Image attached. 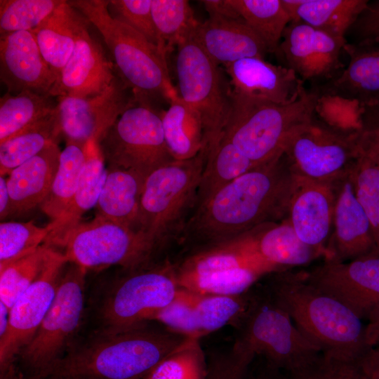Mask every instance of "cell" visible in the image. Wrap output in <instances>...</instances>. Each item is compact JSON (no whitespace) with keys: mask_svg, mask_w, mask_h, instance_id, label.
<instances>
[{"mask_svg":"<svg viewBox=\"0 0 379 379\" xmlns=\"http://www.w3.org/2000/svg\"><path fill=\"white\" fill-rule=\"evenodd\" d=\"M296 175L284 152L218 191L183 229L204 248L226 243L288 216Z\"/></svg>","mask_w":379,"mask_h":379,"instance_id":"cell-1","label":"cell"},{"mask_svg":"<svg viewBox=\"0 0 379 379\" xmlns=\"http://www.w3.org/2000/svg\"><path fill=\"white\" fill-rule=\"evenodd\" d=\"M120 269L86 289L81 335L119 333L152 321L179 288L174 264L168 260Z\"/></svg>","mask_w":379,"mask_h":379,"instance_id":"cell-2","label":"cell"},{"mask_svg":"<svg viewBox=\"0 0 379 379\" xmlns=\"http://www.w3.org/2000/svg\"><path fill=\"white\" fill-rule=\"evenodd\" d=\"M265 285L276 302L321 353L345 361H358L370 348L366 325L338 300L311 284L304 271L270 274Z\"/></svg>","mask_w":379,"mask_h":379,"instance_id":"cell-3","label":"cell"},{"mask_svg":"<svg viewBox=\"0 0 379 379\" xmlns=\"http://www.w3.org/2000/svg\"><path fill=\"white\" fill-rule=\"evenodd\" d=\"M150 322L119 333L81 335L51 375L143 379L187 338Z\"/></svg>","mask_w":379,"mask_h":379,"instance_id":"cell-4","label":"cell"},{"mask_svg":"<svg viewBox=\"0 0 379 379\" xmlns=\"http://www.w3.org/2000/svg\"><path fill=\"white\" fill-rule=\"evenodd\" d=\"M95 27L110 52L117 74L133 91L140 104L157 108L179 96L173 85L167 55L128 26L112 18L109 0H70Z\"/></svg>","mask_w":379,"mask_h":379,"instance_id":"cell-5","label":"cell"},{"mask_svg":"<svg viewBox=\"0 0 379 379\" xmlns=\"http://www.w3.org/2000/svg\"><path fill=\"white\" fill-rule=\"evenodd\" d=\"M319 94L306 88L295 101L277 104L232 93L223 137L255 166L280 156L291 137L315 117Z\"/></svg>","mask_w":379,"mask_h":379,"instance_id":"cell-6","label":"cell"},{"mask_svg":"<svg viewBox=\"0 0 379 379\" xmlns=\"http://www.w3.org/2000/svg\"><path fill=\"white\" fill-rule=\"evenodd\" d=\"M68 262L53 303L31 340L19 352L15 366L23 379H45L79 338L84 322L86 275Z\"/></svg>","mask_w":379,"mask_h":379,"instance_id":"cell-7","label":"cell"},{"mask_svg":"<svg viewBox=\"0 0 379 379\" xmlns=\"http://www.w3.org/2000/svg\"><path fill=\"white\" fill-rule=\"evenodd\" d=\"M206 153L187 160H173L145 179L137 230L159 250L168 238L186 224L193 212Z\"/></svg>","mask_w":379,"mask_h":379,"instance_id":"cell-8","label":"cell"},{"mask_svg":"<svg viewBox=\"0 0 379 379\" xmlns=\"http://www.w3.org/2000/svg\"><path fill=\"white\" fill-rule=\"evenodd\" d=\"M174 266L179 288L220 295L245 293L262 277L283 271L263 260L247 236L203 248Z\"/></svg>","mask_w":379,"mask_h":379,"instance_id":"cell-9","label":"cell"},{"mask_svg":"<svg viewBox=\"0 0 379 379\" xmlns=\"http://www.w3.org/2000/svg\"><path fill=\"white\" fill-rule=\"evenodd\" d=\"M237 340L281 371H292L320 354L276 302L265 285L255 288L247 310L232 326Z\"/></svg>","mask_w":379,"mask_h":379,"instance_id":"cell-10","label":"cell"},{"mask_svg":"<svg viewBox=\"0 0 379 379\" xmlns=\"http://www.w3.org/2000/svg\"><path fill=\"white\" fill-rule=\"evenodd\" d=\"M194 35L177 46V90L201 117L206 152L222 135L231 112L232 90L226 72L206 53Z\"/></svg>","mask_w":379,"mask_h":379,"instance_id":"cell-11","label":"cell"},{"mask_svg":"<svg viewBox=\"0 0 379 379\" xmlns=\"http://www.w3.org/2000/svg\"><path fill=\"white\" fill-rule=\"evenodd\" d=\"M60 248L69 262L86 270L112 266L133 269L152 262L159 249L140 231L95 215L80 222L52 248Z\"/></svg>","mask_w":379,"mask_h":379,"instance_id":"cell-12","label":"cell"},{"mask_svg":"<svg viewBox=\"0 0 379 379\" xmlns=\"http://www.w3.org/2000/svg\"><path fill=\"white\" fill-rule=\"evenodd\" d=\"M161 114L157 108L140 103L124 111L99 142L108 166L146 177L173 161L166 144Z\"/></svg>","mask_w":379,"mask_h":379,"instance_id":"cell-13","label":"cell"},{"mask_svg":"<svg viewBox=\"0 0 379 379\" xmlns=\"http://www.w3.org/2000/svg\"><path fill=\"white\" fill-rule=\"evenodd\" d=\"M365 131L343 133L315 116L291 137L284 154L295 175L333 184L352 172Z\"/></svg>","mask_w":379,"mask_h":379,"instance_id":"cell-14","label":"cell"},{"mask_svg":"<svg viewBox=\"0 0 379 379\" xmlns=\"http://www.w3.org/2000/svg\"><path fill=\"white\" fill-rule=\"evenodd\" d=\"M68 262L62 253L50 248L40 274L11 307L7 331L0 338V378L15 366L19 352L48 312Z\"/></svg>","mask_w":379,"mask_h":379,"instance_id":"cell-15","label":"cell"},{"mask_svg":"<svg viewBox=\"0 0 379 379\" xmlns=\"http://www.w3.org/2000/svg\"><path fill=\"white\" fill-rule=\"evenodd\" d=\"M253 287L237 295L198 293L179 288L172 302L154 318L170 331L200 340L226 325L233 326L250 305Z\"/></svg>","mask_w":379,"mask_h":379,"instance_id":"cell-16","label":"cell"},{"mask_svg":"<svg viewBox=\"0 0 379 379\" xmlns=\"http://www.w3.org/2000/svg\"><path fill=\"white\" fill-rule=\"evenodd\" d=\"M346 43L345 38L293 21L284 32L277 55L304 83L317 88L344 69L340 55Z\"/></svg>","mask_w":379,"mask_h":379,"instance_id":"cell-17","label":"cell"},{"mask_svg":"<svg viewBox=\"0 0 379 379\" xmlns=\"http://www.w3.org/2000/svg\"><path fill=\"white\" fill-rule=\"evenodd\" d=\"M57 115L61 135L66 142L86 145L91 140L100 142L119 116L138 104L133 91L117 74L102 93L86 98L60 96Z\"/></svg>","mask_w":379,"mask_h":379,"instance_id":"cell-18","label":"cell"},{"mask_svg":"<svg viewBox=\"0 0 379 379\" xmlns=\"http://www.w3.org/2000/svg\"><path fill=\"white\" fill-rule=\"evenodd\" d=\"M312 285L340 301L361 319L379 311V251L343 262H326L304 271Z\"/></svg>","mask_w":379,"mask_h":379,"instance_id":"cell-19","label":"cell"},{"mask_svg":"<svg viewBox=\"0 0 379 379\" xmlns=\"http://www.w3.org/2000/svg\"><path fill=\"white\" fill-rule=\"evenodd\" d=\"M333 230L324 261H350L377 249L371 222L359 201L351 173L334 183Z\"/></svg>","mask_w":379,"mask_h":379,"instance_id":"cell-20","label":"cell"},{"mask_svg":"<svg viewBox=\"0 0 379 379\" xmlns=\"http://www.w3.org/2000/svg\"><path fill=\"white\" fill-rule=\"evenodd\" d=\"M0 80L11 94L31 91L51 95L57 78L43 58L32 32L0 37Z\"/></svg>","mask_w":379,"mask_h":379,"instance_id":"cell-21","label":"cell"},{"mask_svg":"<svg viewBox=\"0 0 379 379\" xmlns=\"http://www.w3.org/2000/svg\"><path fill=\"white\" fill-rule=\"evenodd\" d=\"M335 191L334 183L296 175L287 219L298 237L324 255L331 236Z\"/></svg>","mask_w":379,"mask_h":379,"instance_id":"cell-22","label":"cell"},{"mask_svg":"<svg viewBox=\"0 0 379 379\" xmlns=\"http://www.w3.org/2000/svg\"><path fill=\"white\" fill-rule=\"evenodd\" d=\"M225 67L232 93L242 97L277 104L295 101L305 83L291 69L260 57H248Z\"/></svg>","mask_w":379,"mask_h":379,"instance_id":"cell-23","label":"cell"},{"mask_svg":"<svg viewBox=\"0 0 379 379\" xmlns=\"http://www.w3.org/2000/svg\"><path fill=\"white\" fill-rule=\"evenodd\" d=\"M89 24L79 34L73 53L52 91L54 98L98 95L109 86L117 76L102 45L91 36Z\"/></svg>","mask_w":379,"mask_h":379,"instance_id":"cell-24","label":"cell"},{"mask_svg":"<svg viewBox=\"0 0 379 379\" xmlns=\"http://www.w3.org/2000/svg\"><path fill=\"white\" fill-rule=\"evenodd\" d=\"M343 51L349 57L346 68L332 81L312 88L356 100L366 109L379 107V39L347 41Z\"/></svg>","mask_w":379,"mask_h":379,"instance_id":"cell-25","label":"cell"},{"mask_svg":"<svg viewBox=\"0 0 379 379\" xmlns=\"http://www.w3.org/2000/svg\"><path fill=\"white\" fill-rule=\"evenodd\" d=\"M206 53L225 66L248 57L264 58L269 51L242 20L209 18L199 22L194 35Z\"/></svg>","mask_w":379,"mask_h":379,"instance_id":"cell-26","label":"cell"},{"mask_svg":"<svg viewBox=\"0 0 379 379\" xmlns=\"http://www.w3.org/2000/svg\"><path fill=\"white\" fill-rule=\"evenodd\" d=\"M60 153L58 143L51 144L8 174L11 215L24 213L44 202L57 172Z\"/></svg>","mask_w":379,"mask_h":379,"instance_id":"cell-27","label":"cell"},{"mask_svg":"<svg viewBox=\"0 0 379 379\" xmlns=\"http://www.w3.org/2000/svg\"><path fill=\"white\" fill-rule=\"evenodd\" d=\"M89 22L67 1L62 3L32 31L47 65L57 81L70 58L82 28Z\"/></svg>","mask_w":379,"mask_h":379,"instance_id":"cell-28","label":"cell"},{"mask_svg":"<svg viewBox=\"0 0 379 379\" xmlns=\"http://www.w3.org/2000/svg\"><path fill=\"white\" fill-rule=\"evenodd\" d=\"M99 141L91 140L86 144V159L74 197L67 210L49 222L51 232L44 245L53 248L74 226L82 215L95 206L105 180L107 168Z\"/></svg>","mask_w":379,"mask_h":379,"instance_id":"cell-29","label":"cell"},{"mask_svg":"<svg viewBox=\"0 0 379 379\" xmlns=\"http://www.w3.org/2000/svg\"><path fill=\"white\" fill-rule=\"evenodd\" d=\"M145 178L132 170L108 166L95 205V215L137 230Z\"/></svg>","mask_w":379,"mask_h":379,"instance_id":"cell-30","label":"cell"},{"mask_svg":"<svg viewBox=\"0 0 379 379\" xmlns=\"http://www.w3.org/2000/svg\"><path fill=\"white\" fill-rule=\"evenodd\" d=\"M255 251L266 262L286 270L307 265L323 257L319 250L304 243L296 234L287 218L267 229L248 234Z\"/></svg>","mask_w":379,"mask_h":379,"instance_id":"cell-31","label":"cell"},{"mask_svg":"<svg viewBox=\"0 0 379 379\" xmlns=\"http://www.w3.org/2000/svg\"><path fill=\"white\" fill-rule=\"evenodd\" d=\"M368 0H281L291 22L302 21L338 36L345 35Z\"/></svg>","mask_w":379,"mask_h":379,"instance_id":"cell-32","label":"cell"},{"mask_svg":"<svg viewBox=\"0 0 379 379\" xmlns=\"http://www.w3.org/2000/svg\"><path fill=\"white\" fill-rule=\"evenodd\" d=\"M254 167L255 166L229 140L222 136L206 152L192 215L205 206L222 188Z\"/></svg>","mask_w":379,"mask_h":379,"instance_id":"cell-33","label":"cell"},{"mask_svg":"<svg viewBox=\"0 0 379 379\" xmlns=\"http://www.w3.org/2000/svg\"><path fill=\"white\" fill-rule=\"evenodd\" d=\"M161 119L166 144L174 160L194 158L204 149L201 117L180 96L162 111Z\"/></svg>","mask_w":379,"mask_h":379,"instance_id":"cell-34","label":"cell"},{"mask_svg":"<svg viewBox=\"0 0 379 379\" xmlns=\"http://www.w3.org/2000/svg\"><path fill=\"white\" fill-rule=\"evenodd\" d=\"M351 178L359 201L371 222L379 251V131L364 133Z\"/></svg>","mask_w":379,"mask_h":379,"instance_id":"cell-35","label":"cell"},{"mask_svg":"<svg viewBox=\"0 0 379 379\" xmlns=\"http://www.w3.org/2000/svg\"><path fill=\"white\" fill-rule=\"evenodd\" d=\"M57 100L31 91L6 93L0 98V143L52 114Z\"/></svg>","mask_w":379,"mask_h":379,"instance_id":"cell-36","label":"cell"},{"mask_svg":"<svg viewBox=\"0 0 379 379\" xmlns=\"http://www.w3.org/2000/svg\"><path fill=\"white\" fill-rule=\"evenodd\" d=\"M61 137L55 108L46 119L0 143L1 176L8 175L50 145L58 143Z\"/></svg>","mask_w":379,"mask_h":379,"instance_id":"cell-37","label":"cell"},{"mask_svg":"<svg viewBox=\"0 0 379 379\" xmlns=\"http://www.w3.org/2000/svg\"><path fill=\"white\" fill-rule=\"evenodd\" d=\"M86 159V145L66 142L50 192L41 204L51 221L60 218L69 207L77 191Z\"/></svg>","mask_w":379,"mask_h":379,"instance_id":"cell-38","label":"cell"},{"mask_svg":"<svg viewBox=\"0 0 379 379\" xmlns=\"http://www.w3.org/2000/svg\"><path fill=\"white\" fill-rule=\"evenodd\" d=\"M242 20L262 39L269 53L277 54L291 18L281 0H230Z\"/></svg>","mask_w":379,"mask_h":379,"instance_id":"cell-39","label":"cell"},{"mask_svg":"<svg viewBox=\"0 0 379 379\" xmlns=\"http://www.w3.org/2000/svg\"><path fill=\"white\" fill-rule=\"evenodd\" d=\"M152 15L168 54L192 37L199 23L186 0H152Z\"/></svg>","mask_w":379,"mask_h":379,"instance_id":"cell-40","label":"cell"},{"mask_svg":"<svg viewBox=\"0 0 379 379\" xmlns=\"http://www.w3.org/2000/svg\"><path fill=\"white\" fill-rule=\"evenodd\" d=\"M50 247L43 244L34 251L0 266V301L11 309L42 270Z\"/></svg>","mask_w":379,"mask_h":379,"instance_id":"cell-41","label":"cell"},{"mask_svg":"<svg viewBox=\"0 0 379 379\" xmlns=\"http://www.w3.org/2000/svg\"><path fill=\"white\" fill-rule=\"evenodd\" d=\"M199 340L187 338L143 379H204L206 357Z\"/></svg>","mask_w":379,"mask_h":379,"instance_id":"cell-42","label":"cell"},{"mask_svg":"<svg viewBox=\"0 0 379 379\" xmlns=\"http://www.w3.org/2000/svg\"><path fill=\"white\" fill-rule=\"evenodd\" d=\"M63 0H1L0 36L36 29Z\"/></svg>","mask_w":379,"mask_h":379,"instance_id":"cell-43","label":"cell"},{"mask_svg":"<svg viewBox=\"0 0 379 379\" xmlns=\"http://www.w3.org/2000/svg\"><path fill=\"white\" fill-rule=\"evenodd\" d=\"M51 232L49 224L39 227L33 221L1 222L0 266L23 257L42 246Z\"/></svg>","mask_w":379,"mask_h":379,"instance_id":"cell-44","label":"cell"},{"mask_svg":"<svg viewBox=\"0 0 379 379\" xmlns=\"http://www.w3.org/2000/svg\"><path fill=\"white\" fill-rule=\"evenodd\" d=\"M366 109L356 100L335 95L319 94L315 116L331 128L354 133L367 129L364 121Z\"/></svg>","mask_w":379,"mask_h":379,"instance_id":"cell-45","label":"cell"},{"mask_svg":"<svg viewBox=\"0 0 379 379\" xmlns=\"http://www.w3.org/2000/svg\"><path fill=\"white\" fill-rule=\"evenodd\" d=\"M111 17L128 26L168 55L152 15V0H109Z\"/></svg>","mask_w":379,"mask_h":379,"instance_id":"cell-46","label":"cell"},{"mask_svg":"<svg viewBox=\"0 0 379 379\" xmlns=\"http://www.w3.org/2000/svg\"><path fill=\"white\" fill-rule=\"evenodd\" d=\"M255 355L235 340L227 350L209 353L204 379H246Z\"/></svg>","mask_w":379,"mask_h":379,"instance_id":"cell-47","label":"cell"},{"mask_svg":"<svg viewBox=\"0 0 379 379\" xmlns=\"http://www.w3.org/2000/svg\"><path fill=\"white\" fill-rule=\"evenodd\" d=\"M277 379H368L357 361H345L321 353L306 366L292 371H279Z\"/></svg>","mask_w":379,"mask_h":379,"instance_id":"cell-48","label":"cell"},{"mask_svg":"<svg viewBox=\"0 0 379 379\" xmlns=\"http://www.w3.org/2000/svg\"><path fill=\"white\" fill-rule=\"evenodd\" d=\"M347 37L350 43L379 39V0L368 1L347 31Z\"/></svg>","mask_w":379,"mask_h":379,"instance_id":"cell-49","label":"cell"},{"mask_svg":"<svg viewBox=\"0 0 379 379\" xmlns=\"http://www.w3.org/2000/svg\"><path fill=\"white\" fill-rule=\"evenodd\" d=\"M208 13L209 18L223 20L242 19L230 0H204L200 1Z\"/></svg>","mask_w":379,"mask_h":379,"instance_id":"cell-50","label":"cell"},{"mask_svg":"<svg viewBox=\"0 0 379 379\" xmlns=\"http://www.w3.org/2000/svg\"><path fill=\"white\" fill-rule=\"evenodd\" d=\"M357 362L368 379H379V343L371 347Z\"/></svg>","mask_w":379,"mask_h":379,"instance_id":"cell-51","label":"cell"},{"mask_svg":"<svg viewBox=\"0 0 379 379\" xmlns=\"http://www.w3.org/2000/svg\"><path fill=\"white\" fill-rule=\"evenodd\" d=\"M279 370L263 358L255 357L251 365L246 379H277Z\"/></svg>","mask_w":379,"mask_h":379,"instance_id":"cell-52","label":"cell"},{"mask_svg":"<svg viewBox=\"0 0 379 379\" xmlns=\"http://www.w3.org/2000/svg\"><path fill=\"white\" fill-rule=\"evenodd\" d=\"M11 215V201L7 185V178L0 176V218Z\"/></svg>","mask_w":379,"mask_h":379,"instance_id":"cell-53","label":"cell"},{"mask_svg":"<svg viewBox=\"0 0 379 379\" xmlns=\"http://www.w3.org/2000/svg\"><path fill=\"white\" fill-rule=\"evenodd\" d=\"M366 338L370 347L379 343V311L368 319L366 325Z\"/></svg>","mask_w":379,"mask_h":379,"instance_id":"cell-54","label":"cell"},{"mask_svg":"<svg viewBox=\"0 0 379 379\" xmlns=\"http://www.w3.org/2000/svg\"><path fill=\"white\" fill-rule=\"evenodd\" d=\"M10 308L0 301V338L3 337L9 324Z\"/></svg>","mask_w":379,"mask_h":379,"instance_id":"cell-55","label":"cell"},{"mask_svg":"<svg viewBox=\"0 0 379 379\" xmlns=\"http://www.w3.org/2000/svg\"><path fill=\"white\" fill-rule=\"evenodd\" d=\"M0 379H23V378L18 373L15 366H13Z\"/></svg>","mask_w":379,"mask_h":379,"instance_id":"cell-56","label":"cell"},{"mask_svg":"<svg viewBox=\"0 0 379 379\" xmlns=\"http://www.w3.org/2000/svg\"><path fill=\"white\" fill-rule=\"evenodd\" d=\"M67 379H96L94 378L91 377H85V376H75V377H65Z\"/></svg>","mask_w":379,"mask_h":379,"instance_id":"cell-57","label":"cell"},{"mask_svg":"<svg viewBox=\"0 0 379 379\" xmlns=\"http://www.w3.org/2000/svg\"><path fill=\"white\" fill-rule=\"evenodd\" d=\"M45 379H67V378L65 377L58 376V375H50Z\"/></svg>","mask_w":379,"mask_h":379,"instance_id":"cell-58","label":"cell"},{"mask_svg":"<svg viewBox=\"0 0 379 379\" xmlns=\"http://www.w3.org/2000/svg\"><path fill=\"white\" fill-rule=\"evenodd\" d=\"M377 129L379 131V124H378V126L377 127Z\"/></svg>","mask_w":379,"mask_h":379,"instance_id":"cell-59","label":"cell"}]
</instances>
